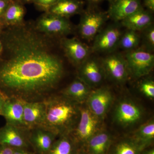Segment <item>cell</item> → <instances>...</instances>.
Returning <instances> with one entry per match:
<instances>
[{
	"label": "cell",
	"mask_w": 154,
	"mask_h": 154,
	"mask_svg": "<svg viewBox=\"0 0 154 154\" xmlns=\"http://www.w3.org/2000/svg\"><path fill=\"white\" fill-rule=\"evenodd\" d=\"M60 39L39 31L34 21L2 27L0 93L5 99L37 102L54 94L66 73Z\"/></svg>",
	"instance_id": "6da1fadb"
},
{
	"label": "cell",
	"mask_w": 154,
	"mask_h": 154,
	"mask_svg": "<svg viewBox=\"0 0 154 154\" xmlns=\"http://www.w3.org/2000/svg\"><path fill=\"white\" fill-rule=\"evenodd\" d=\"M45 116L42 127L58 136L69 134L79 121L80 105L61 94H53L44 100Z\"/></svg>",
	"instance_id": "7a4b0ae2"
},
{
	"label": "cell",
	"mask_w": 154,
	"mask_h": 154,
	"mask_svg": "<svg viewBox=\"0 0 154 154\" xmlns=\"http://www.w3.org/2000/svg\"><path fill=\"white\" fill-rule=\"evenodd\" d=\"M80 15L76 30L81 38L88 41L94 40L109 19L107 12L99 10L97 5H90Z\"/></svg>",
	"instance_id": "3957f363"
},
{
	"label": "cell",
	"mask_w": 154,
	"mask_h": 154,
	"mask_svg": "<svg viewBox=\"0 0 154 154\" xmlns=\"http://www.w3.org/2000/svg\"><path fill=\"white\" fill-rule=\"evenodd\" d=\"M102 119L94 115L85 104L80 105V116L69 134L79 147H83L94 134L101 130Z\"/></svg>",
	"instance_id": "277c9868"
},
{
	"label": "cell",
	"mask_w": 154,
	"mask_h": 154,
	"mask_svg": "<svg viewBox=\"0 0 154 154\" xmlns=\"http://www.w3.org/2000/svg\"><path fill=\"white\" fill-rule=\"evenodd\" d=\"M36 28L48 36L61 38L72 34L76 28L69 19L45 12L34 21Z\"/></svg>",
	"instance_id": "5b68a950"
},
{
	"label": "cell",
	"mask_w": 154,
	"mask_h": 154,
	"mask_svg": "<svg viewBox=\"0 0 154 154\" xmlns=\"http://www.w3.org/2000/svg\"><path fill=\"white\" fill-rule=\"evenodd\" d=\"M124 57L130 76L134 79L147 75L153 69L154 54L142 48L127 51Z\"/></svg>",
	"instance_id": "8992f818"
},
{
	"label": "cell",
	"mask_w": 154,
	"mask_h": 154,
	"mask_svg": "<svg viewBox=\"0 0 154 154\" xmlns=\"http://www.w3.org/2000/svg\"><path fill=\"white\" fill-rule=\"evenodd\" d=\"M119 22H114L103 28L94 38L92 52L108 54L115 52L118 48L122 33Z\"/></svg>",
	"instance_id": "52a82bcc"
},
{
	"label": "cell",
	"mask_w": 154,
	"mask_h": 154,
	"mask_svg": "<svg viewBox=\"0 0 154 154\" xmlns=\"http://www.w3.org/2000/svg\"><path fill=\"white\" fill-rule=\"evenodd\" d=\"M77 69V77L93 90L101 85L106 78L101 61L91 56Z\"/></svg>",
	"instance_id": "ba28073f"
},
{
	"label": "cell",
	"mask_w": 154,
	"mask_h": 154,
	"mask_svg": "<svg viewBox=\"0 0 154 154\" xmlns=\"http://www.w3.org/2000/svg\"><path fill=\"white\" fill-rule=\"evenodd\" d=\"M106 77L117 84L125 82L130 76L124 56L119 53L108 54L101 60Z\"/></svg>",
	"instance_id": "9c48e42d"
},
{
	"label": "cell",
	"mask_w": 154,
	"mask_h": 154,
	"mask_svg": "<svg viewBox=\"0 0 154 154\" xmlns=\"http://www.w3.org/2000/svg\"><path fill=\"white\" fill-rule=\"evenodd\" d=\"M61 47L69 63L77 68L91 56V48L76 37L60 38Z\"/></svg>",
	"instance_id": "30bf717a"
},
{
	"label": "cell",
	"mask_w": 154,
	"mask_h": 154,
	"mask_svg": "<svg viewBox=\"0 0 154 154\" xmlns=\"http://www.w3.org/2000/svg\"><path fill=\"white\" fill-rule=\"evenodd\" d=\"M111 91L106 87L93 89L85 104L98 118L103 120L110 109L114 100Z\"/></svg>",
	"instance_id": "8fae6325"
},
{
	"label": "cell",
	"mask_w": 154,
	"mask_h": 154,
	"mask_svg": "<svg viewBox=\"0 0 154 154\" xmlns=\"http://www.w3.org/2000/svg\"><path fill=\"white\" fill-rule=\"evenodd\" d=\"M29 130L6 123L0 128V145L14 149L29 148Z\"/></svg>",
	"instance_id": "7c38bea8"
},
{
	"label": "cell",
	"mask_w": 154,
	"mask_h": 154,
	"mask_svg": "<svg viewBox=\"0 0 154 154\" xmlns=\"http://www.w3.org/2000/svg\"><path fill=\"white\" fill-rule=\"evenodd\" d=\"M143 114L142 109L137 104L131 100L124 99L116 105L113 117L117 124L126 127L138 122Z\"/></svg>",
	"instance_id": "4fadbf2b"
},
{
	"label": "cell",
	"mask_w": 154,
	"mask_h": 154,
	"mask_svg": "<svg viewBox=\"0 0 154 154\" xmlns=\"http://www.w3.org/2000/svg\"><path fill=\"white\" fill-rule=\"evenodd\" d=\"M107 11L109 19L120 22L135 12L143 8L141 0H108Z\"/></svg>",
	"instance_id": "5bb4252c"
},
{
	"label": "cell",
	"mask_w": 154,
	"mask_h": 154,
	"mask_svg": "<svg viewBox=\"0 0 154 154\" xmlns=\"http://www.w3.org/2000/svg\"><path fill=\"white\" fill-rule=\"evenodd\" d=\"M58 135L43 127L29 130V141L35 154H48Z\"/></svg>",
	"instance_id": "9a60e30c"
},
{
	"label": "cell",
	"mask_w": 154,
	"mask_h": 154,
	"mask_svg": "<svg viewBox=\"0 0 154 154\" xmlns=\"http://www.w3.org/2000/svg\"><path fill=\"white\" fill-rule=\"evenodd\" d=\"M24 103L25 101L16 98L5 99L2 116L5 119L7 124L26 128L23 120Z\"/></svg>",
	"instance_id": "2e32d148"
},
{
	"label": "cell",
	"mask_w": 154,
	"mask_h": 154,
	"mask_svg": "<svg viewBox=\"0 0 154 154\" xmlns=\"http://www.w3.org/2000/svg\"><path fill=\"white\" fill-rule=\"evenodd\" d=\"M45 112L44 101L25 102L23 120L25 128L30 130L42 126L44 123Z\"/></svg>",
	"instance_id": "e0dca14e"
},
{
	"label": "cell",
	"mask_w": 154,
	"mask_h": 154,
	"mask_svg": "<svg viewBox=\"0 0 154 154\" xmlns=\"http://www.w3.org/2000/svg\"><path fill=\"white\" fill-rule=\"evenodd\" d=\"M92 90L93 89L76 77L62 89L60 94L79 105H82L86 103Z\"/></svg>",
	"instance_id": "ac0fdd59"
},
{
	"label": "cell",
	"mask_w": 154,
	"mask_h": 154,
	"mask_svg": "<svg viewBox=\"0 0 154 154\" xmlns=\"http://www.w3.org/2000/svg\"><path fill=\"white\" fill-rule=\"evenodd\" d=\"M112 143L111 134L101 130L88 140L84 147L89 154H108Z\"/></svg>",
	"instance_id": "d6986e66"
},
{
	"label": "cell",
	"mask_w": 154,
	"mask_h": 154,
	"mask_svg": "<svg viewBox=\"0 0 154 154\" xmlns=\"http://www.w3.org/2000/svg\"><path fill=\"white\" fill-rule=\"evenodd\" d=\"M84 5L82 0H58L46 12L69 19L70 17L82 14Z\"/></svg>",
	"instance_id": "ffe728a7"
},
{
	"label": "cell",
	"mask_w": 154,
	"mask_h": 154,
	"mask_svg": "<svg viewBox=\"0 0 154 154\" xmlns=\"http://www.w3.org/2000/svg\"><path fill=\"white\" fill-rule=\"evenodd\" d=\"M152 12L143 8L119 22L127 29L140 32L153 24Z\"/></svg>",
	"instance_id": "44dd1931"
},
{
	"label": "cell",
	"mask_w": 154,
	"mask_h": 154,
	"mask_svg": "<svg viewBox=\"0 0 154 154\" xmlns=\"http://www.w3.org/2000/svg\"><path fill=\"white\" fill-rule=\"evenodd\" d=\"M25 14L24 4L19 0H11L0 22L4 27L18 26L25 22Z\"/></svg>",
	"instance_id": "7402d4cb"
},
{
	"label": "cell",
	"mask_w": 154,
	"mask_h": 154,
	"mask_svg": "<svg viewBox=\"0 0 154 154\" xmlns=\"http://www.w3.org/2000/svg\"><path fill=\"white\" fill-rule=\"evenodd\" d=\"M48 154H76L79 146L69 134L59 136Z\"/></svg>",
	"instance_id": "603a6c76"
},
{
	"label": "cell",
	"mask_w": 154,
	"mask_h": 154,
	"mask_svg": "<svg viewBox=\"0 0 154 154\" xmlns=\"http://www.w3.org/2000/svg\"><path fill=\"white\" fill-rule=\"evenodd\" d=\"M131 138L146 148H147L154 140L153 119L142 125L134 133Z\"/></svg>",
	"instance_id": "cb8c5ba5"
},
{
	"label": "cell",
	"mask_w": 154,
	"mask_h": 154,
	"mask_svg": "<svg viewBox=\"0 0 154 154\" xmlns=\"http://www.w3.org/2000/svg\"><path fill=\"white\" fill-rule=\"evenodd\" d=\"M146 148L132 138L122 140L112 147L110 154H141Z\"/></svg>",
	"instance_id": "d4e9b609"
},
{
	"label": "cell",
	"mask_w": 154,
	"mask_h": 154,
	"mask_svg": "<svg viewBox=\"0 0 154 154\" xmlns=\"http://www.w3.org/2000/svg\"><path fill=\"white\" fill-rule=\"evenodd\" d=\"M140 44V32L126 29L122 34L118 48L128 51L138 48Z\"/></svg>",
	"instance_id": "484cf974"
},
{
	"label": "cell",
	"mask_w": 154,
	"mask_h": 154,
	"mask_svg": "<svg viewBox=\"0 0 154 154\" xmlns=\"http://www.w3.org/2000/svg\"><path fill=\"white\" fill-rule=\"evenodd\" d=\"M140 43L143 48L149 52L152 53L154 50V26L152 24L140 32Z\"/></svg>",
	"instance_id": "4316f807"
},
{
	"label": "cell",
	"mask_w": 154,
	"mask_h": 154,
	"mask_svg": "<svg viewBox=\"0 0 154 154\" xmlns=\"http://www.w3.org/2000/svg\"><path fill=\"white\" fill-rule=\"evenodd\" d=\"M140 91L146 97L150 99L154 98V82L152 79H146L141 81L139 86Z\"/></svg>",
	"instance_id": "83f0119b"
},
{
	"label": "cell",
	"mask_w": 154,
	"mask_h": 154,
	"mask_svg": "<svg viewBox=\"0 0 154 154\" xmlns=\"http://www.w3.org/2000/svg\"><path fill=\"white\" fill-rule=\"evenodd\" d=\"M58 0H33L32 3L39 10L46 12Z\"/></svg>",
	"instance_id": "f1b7e54d"
},
{
	"label": "cell",
	"mask_w": 154,
	"mask_h": 154,
	"mask_svg": "<svg viewBox=\"0 0 154 154\" xmlns=\"http://www.w3.org/2000/svg\"><path fill=\"white\" fill-rule=\"evenodd\" d=\"M11 1L0 0V19L5 14Z\"/></svg>",
	"instance_id": "f546056e"
},
{
	"label": "cell",
	"mask_w": 154,
	"mask_h": 154,
	"mask_svg": "<svg viewBox=\"0 0 154 154\" xmlns=\"http://www.w3.org/2000/svg\"><path fill=\"white\" fill-rule=\"evenodd\" d=\"M14 149L9 146L0 145V154H13Z\"/></svg>",
	"instance_id": "4dcf8cb0"
},
{
	"label": "cell",
	"mask_w": 154,
	"mask_h": 154,
	"mask_svg": "<svg viewBox=\"0 0 154 154\" xmlns=\"http://www.w3.org/2000/svg\"><path fill=\"white\" fill-rule=\"evenodd\" d=\"M13 154H35L34 152L30 151L28 148L14 149Z\"/></svg>",
	"instance_id": "1f68e13d"
},
{
	"label": "cell",
	"mask_w": 154,
	"mask_h": 154,
	"mask_svg": "<svg viewBox=\"0 0 154 154\" xmlns=\"http://www.w3.org/2000/svg\"><path fill=\"white\" fill-rule=\"evenodd\" d=\"M144 5L147 10L153 12L154 11V0H144Z\"/></svg>",
	"instance_id": "d6a6232c"
},
{
	"label": "cell",
	"mask_w": 154,
	"mask_h": 154,
	"mask_svg": "<svg viewBox=\"0 0 154 154\" xmlns=\"http://www.w3.org/2000/svg\"><path fill=\"white\" fill-rule=\"evenodd\" d=\"M89 3V5H97L99 3L102 2L106 0H86Z\"/></svg>",
	"instance_id": "836d02e7"
},
{
	"label": "cell",
	"mask_w": 154,
	"mask_h": 154,
	"mask_svg": "<svg viewBox=\"0 0 154 154\" xmlns=\"http://www.w3.org/2000/svg\"><path fill=\"white\" fill-rule=\"evenodd\" d=\"M5 99L4 96L0 93V116H2L3 106Z\"/></svg>",
	"instance_id": "e575fe53"
},
{
	"label": "cell",
	"mask_w": 154,
	"mask_h": 154,
	"mask_svg": "<svg viewBox=\"0 0 154 154\" xmlns=\"http://www.w3.org/2000/svg\"><path fill=\"white\" fill-rule=\"evenodd\" d=\"M141 154H154V149L153 148L150 149H145L142 152Z\"/></svg>",
	"instance_id": "d590c367"
},
{
	"label": "cell",
	"mask_w": 154,
	"mask_h": 154,
	"mask_svg": "<svg viewBox=\"0 0 154 154\" xmlns=\"http://www.w3.org/2000/svg\"><path fill=\"white\" fill-rule=\"evenodd\" d=\"M76 154H89L84 147L80 148Z\"/></svg>",
	"instance_id": "8d00e7d4"
},
{
	"label": "cell",
	"mask_w": 154,
	"mask_h": 154,
	"mask_svg": "<svg viewBox=\"0 0 154 154\" xmlns=\"http://www.w3.org/2000/svg\"><path fill=\"white\" fill-rule=\"evenodd\" d=\"M1 29H0V55L2 53V40H1Z\"/></svg>",
	"instance_id": "74e56055"
},
{
	"label": "cell",
	"mask_w": 154,
	"mask_h": 154,
	"mask_svg": "<svg viewBox=\"0 0 154 154\" xmlns=\"http://www.w3.org/2000/svg\"><path fill=\"white\" fill-rule=\"evenodd\" d=\"M23 4H28L30 2H32L33 0H19Z\"/></svg>",
	"instance_id": "f35d334b"
},
{
	"label": "cell",
	"mask_w": 154,
	"mask_h": 154,
	"mask_svg": "<svg viewBox=\"0 0 154 154\" xmlns=\"http://www.w3.org/2000/svg\"><path fill=\"white\" fill-rule=\"evenodd\" d=\"M2 24H1V22H0V29H1L2 28Z\"/></svg>",
	"instance_id": "ab89813d"
},
{
	"label": "cell",
	"mask_w": 154,
	"mask_h": 154,
	"mask_svg": "<svg viewBox=\"0 0 154 154\" xmlns=\"http://www.w3.org/2000/svg\"><path fill=\"white\" fill-rule=\"evenodd\" d=\"M8 1H11V0H8Z\"/></svg>",
	"instance_id": "60d3db41"
}]
</instances>
